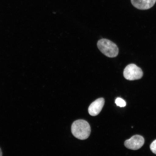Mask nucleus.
<instances>
[{"label":"nucleus","mask_w":156,"mask_h":156,"mask_svg":"<svg viewBox=\"0 0 156 156\" xmlns=\"http://www.w3.org/2000/svg\"><path fill=\"white\" fill-rule=\"evenodd\" d=\"M105 102L104 99L101 98L91 103L88 108L89 114L92 116L98 115L102 110Z\"/></svg>","instance_id":"5"},{"label":"nucleus","mask_w":156,"mask_h":156,"mask_svg":"<svg viewBox=\"0 0 156 156\" xmlns=\"http://www.w3.org/2000/svg\"><path fill=\"white\" fill-rule=\"evenodd\" d=\"M115 103L117 106H119L120 107H125L126 105L125 101L120 98H116L115 100Z\"/></svg>","instance_id":"7"},{"label":"nucleus","mask_w":156,"mask_h":156,"mask_svg":"<svg viewBox=\"0 0 156 156\" xmlns=\"http://www.w3.org/2000/svg\"><path fill=\"white\" fill-rule=\"evenodd\" d=\"M124 76L128 80L132 81L141 79L143 73L141 68L136 64H130L125 68L123 73Z\"/></svg>","instance_id":"3"},{"label":"nucleus","mask_w":156,"mask_h":156,"mask_svg":"<svg viewBox=\"0 0 156 156\" xmlns=\"http://www.w3.org/2000/svg\"><path fill=\"white\" fill-rule=\"evenodd\" d=\"M97 46L99 50L109 58H114L118 55L119 48L116 45L110 40L102 39L98 41Z\"/></svg>","instance_id":"2"},{"label":"nucleus","mask_w":156,"mask_h":156,"mask_svg":"<svg viewBox=\"0 0 156 156\" xmlns=\"http://www.w3.org/2000/svg\"><path fill=\"white\" fill-rule=\"evenodd\" d=\"M145 140L143 136L136 135L132 136L129 139L124 142V145L128 149L137 150L141 148L144 145Z\"/></svg>","instance_id":"4"},{"label":"nucleus","mask_w":156,"mask_h":156,"mask_svg":"<svg viewBox=\"0 0 156 156\" xmlns=\"http://www.w3.org/2000/svg\"><path fill=\"white\" fill-rule=\"evenodd\" d=\"M150 148L152 152L156 154V140L153 141L150 146Z\"/></svg>","instance_id":"8"},{"label":"nucleus","mask_w":156,"mask_h":156,"mask_svg":"<svg viewBox=\"0 0 156 156\" xmlns=\"http://www.w3.org/2000/svg\"><path fill=\"white\" fill-rule=\"evenodd\" d=\"M71 131L76 138L81 140H86L90 135V126L86 121L78 120L72 124Z\"/></svg>","instance_id":"1"},{"label":"nucleus","mask_w":156,"mask_h":156,"mask_svg":"<svg viewBox=\"0 0 156 156\" xmlns=\"http://www.w3.org/2000/svg\"><path fill=\"white\" fill-rule=\"evenodd\" d=\"M0 156H2V153L1 148H0Z\"/></svg>","instance_id":"9"},{"label":"nucleus","mask_w":156,"mask_h":156,"mask_svg":"<svg viewBox=\"0 0 156 156\" xmlns=\"http://www.w3.org/2000/svg\"><path fill=\"white\" fill-rule=\"evenodd\" d=\"M133 6L141 10H146L153 7L156 0H131Z\"/></svg>","instance_id":"6"}]
</instances>
